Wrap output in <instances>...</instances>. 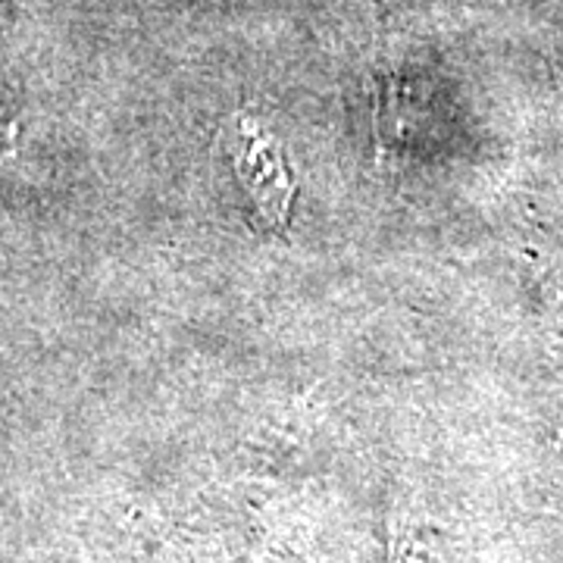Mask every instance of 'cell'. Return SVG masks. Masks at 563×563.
Here are the masks:
<instances>
[{
    "instance_id": "cell-1",
    "label": "cell",
    "mask_w": 563,
    "mask_h": 563,
    "mask_svg": "<svg viewBox=\"0 0 563 563\" xmlns=\"http://www.w3.org/2000/svg\"><path fill=\"white\" fill-rule=\"evenodd\" d=\"M235 173L242 176V185L261 207L269 225L282 232L288 225L291 198H295L291 169L273 135L247 117L239 120V132H235Z\"/></svg>"
}]
</instances>
